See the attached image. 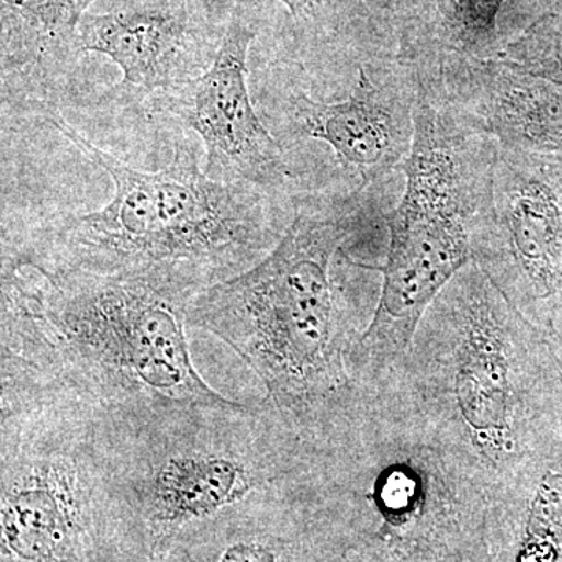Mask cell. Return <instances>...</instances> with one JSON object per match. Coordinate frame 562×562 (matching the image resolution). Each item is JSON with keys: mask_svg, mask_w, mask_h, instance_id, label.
<instances>
[{"mask_svg": "<svg viewBox=\"0 0 562 562\" xmlns=\"http://www.w3.org/2000/svg\"><path fill=\"white\" fill-rule=\"evenodd\" d=\"M472 255L514 308L549 333L562 303V157L501 147Z\"/></svg>", "mask_w": 562, "mask_h": 562, "instance_id": "9", "label": "cell"}, {"mask_svg": "<svg viewBox=\"0 0 562 562\" xmlns=\"http://www.w3.org/2000/svg\"><path fill=\"white\" fill-rule=\"evenodd\" d=\"M331 95L297 65L272 83L273 136L297 194H373L397 203L412 155L419 81L405 58L350 52L325 69Z\"/></svg>", "mask_w": 562, "mask_h": 562, "instance_id": "8", "label": "cell"}, {"mask_svg": "<svg viewBox=\"0 0 562 562\" xmlns=\"http://www.w3.org/2000/svg\"><path fill=\"white\" fill-rule=\"evenodd\" d=\"M503 149L562 157V88L491 60H450L419 70Z\"/></svg>", "mask_w": 562, "mask_h": 562, "instance_id": "14", "label": "cell"}, {"mask_svg": "<svg viewBox=\"0 0 562 562\" xmlns=\"http://www.w3.org/2000/svg\"><path fill=\"white\" fill-rule=\"evenodd\" d=\"M405 187L386 216L382 295L351 360L355 383H373L408 349L432 299L473 261L472 239L490 209L497 140L419 80Z\"/></svg>", "mask_w": 562, "mask_h": 562, "instance_id": "6", "label": "cell"}, {"mask_svg": "<svg viewBox=\"0 0 562 562\" xmlns=\"http://www.w3.org/2000/svg\"><path fill=\"white\" fill-rule=\"evenodd\" d=\"M162 562H353L346 528L312 473L181 531Z\"/></svg>", "mask_w": 562, "mask_h": 562, "instance_id": "12", "label": "cell"}, {"mask_svg": "<svg viewBox=\"0 0 562 562\" xmlns=\"http://www.w3.org/2000/svg\"><path fill=\"white\" fill-rule=\"evenodd\" d=\"M552 438L562 450V379L558 387L557 402H554Z\"/></svg>", "mask_w": 562, "mask_h": 562, "instance_id": "18", "label": "cell"}, {"mask_svg": "<svg viewBox=\"0 0 562 562\" xmlns=\"http://www.w3.org/2000/svg\"><path fill=\"white\" fill-rule=\"evenodd\" d=\"M225 25L211 0H117L110 10L85 14L81 55H106L122 72L99 105L136 109L198 79L213 65Z\"/></svg>", "mask_w": 562, "mask_h": 562, "instance_id": "11", "label": "cell"}, {"mask_svg": "<svg viewBox=\"0 0 562 562\" xmlns=\"http://www.w3.org/2000/svg\"><path fill=\"white\" fill-rule=\"evenodd\" d=\"M257 35V27L241 11L231 13L209 70L177 90L151 98L149 111L172 117L202 139L203 171L211 179L297 194L286 151L251 102L247 77Z\"/></svg>", "mask_w": 562, "mask_h": 562, "instance_id": "10", "label": "cell"}, {"mask_svg": "<svg viewBox=\"0 0 562 562\" xmlns=\"http://www.w3.org/2000/svg\"><path fill=\"white\" fill-rule=\"evenodd\" d=\"M291 13L295 24L305 29H319L335 24L342 0H280Z\"/></svg>", "mask_w": 562, "mask_h": 562, "instance_id": "16", "label": "cell"}, {"mask_svg": "<svg viewBox=\"0 0 562 562\" xmlns=\"http://www.w3.org/2000/svg\"><path fill=\"white\" fill-rule=\"evenodd\" d=\"M46 125L109 173L114 194L101 210L2 232V258L139 280L192 302L265 260L295 220L292 192L211 179L190 140H177L171 161L146 172L95 146L61 111Z\"/></svg>", "mask_w": 562, "mask_h": 562, "instance_id": "2", "label": "cell"}, {"mask_svg": "<svg viewBox=\"0 0 562 562\" xmlns=\"http://www.w3.org/2000/svg\"><path fill=\"white\" fill-rule=\"evenodd\" d=\"M392 369L422 419L492 491L552 443L562 362L475 261L432 299Z\"/></svg>", "mask_w": 562, "mask_h": 562, "instance_id": "4", "label": "cell"}, {"mask_svg": "<svg viewBox=\"0 0 562 562\" xmlns=\"http://www.w3.org/2000/svg\"><path fill=\"white\" fill-rule=\"evenodd\" d=\"M190 303L139 280L2 258L0 403L57 398L114 414L231 402L191 360Z\"/></svg>", "mask_w": 562, "mask_h": 562, "instance_id": "3", "label": "cell"}, {"mask_svg": "<svg viewBox=\"0 0 562 562\" xmlns=\"http://www.w3.org/2000/svg\"><path fill=\"white\" fill-rule=\"evenodd\" d=\"M547 336H549V341L552 344L554 353L558 355V358H560L562 362V303L560 308H558L557 316H554L552 327H550Z\"/></svg>", "mask_w": 562, "mask_h": 562, "instance_id": "17", "label": "cell"}, {"mask_svg": "<svg viewBox=\"0 0 562 562\" xmlns=\"http://www.w3.org/2000/svg\"><path fill=\"white\" fill-rule=\"evenodd\" d=\"M0 562H157L99 409L55 398L0 403Z\"/></svg>", "mask_w": 562, "mask_h": 562, "instance_id": "7", "label": "cell"}, {"mask_svg": "<svg viewBox=\"0 0 562 562\" xmlns=\"http://www.w3.org/2000/svg\"><path fill=\"white\" fill-rule=\"evenodd\" d=\"M391 211L372 194H297L279 246L188 306V325L231 346L310 446L341 427L360 397L351 360L382 295Z\"/></svg>", "mask_w": 562, "mask_h": 562, "instance_id": "1", "label": "cell"}, {"mask_svg": "<svg viewBox=\"0 0 562 562\" xmlns=\"http://www.w3.org/2000/svg\"><path fill=\"white\" fill-rule=\"evenodd\" d=\"M497 58L562 88V9L531 22L505 44Z\"/></svg>", "mask_w": 562, "mask_h": 562, "instance_id": "15", "label": "cell"}, {"mask_svg": "<svg viewBox=\"0 0 562 562\" xmlns=\"http://www.w3.org/2000/svg\"><path fill=\"white\" fill-rule=\"evenodd\" d=\"M101 414L122 490L157 562L181 531L291 482L313 462L312 447L265 398Z\"/></svg>", "mask_w": 562, "mask_h": 562, "instance_id": "5", "label": "cell"}, {"mask_svg": "<svg viewBox=\"0 0 562 562\" xmlns=\"http://www.w3.org/2000/svg\"><path fill=\"white\" fill-rule=\"evenodd\" d=\"M95 0H0L2 127L44 124L61 111L79 61V27Z\"/></svg>", "mask_w": 562, "mask_h": 562, "instance_id": "13", "label": "cell"}]
</instances>
